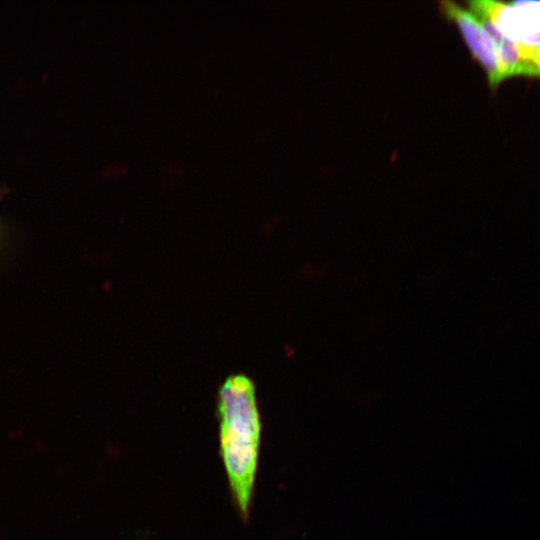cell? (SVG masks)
<instances>
[{"mask_svg":"<svg viewBox=\"0 0 540 540\" xmlns=\"http://www.w3.org/2000/svg\"><path fill=\"white\" fill-rule=\"evenodd\" d=\"M219 450L234 505L243 519L250 512L261 442V419L253 381L228 377L218 391Z\"/></svg>","mask_w":540,"mask_h":540,"instance_id":"obj_1","label":"cell"},{"mask_svg":"<svg viewBox=\"0 0 540 540\" xmlns=\"http://www.w3.org/2000/svg\"><path fill=\"white\" fill-rule=\"evenodd\" d=\"M509 3L540 27V1L517 0Z\"/></svg>","mask_w":540,"mask_h":540,"instance_id":"obj_5","label":"cell"},{"mask_svg":"<svg viewBox=\"0 0 540 540\" xmlns=\"http://www.w3.org/2000/svg\"><path fill=\"white\" fill-rule=\"evenodd\" d=\"M531 62L533 63L535 69L537 70L540 78V46L535 50Z\"/></svg>","mask_w":540,"mask_h":540,"instance_id":"obj_7","label":"cell"},{"mask_svg":"<svg viewBox=\"0 0 540 540\" xmlns=\"http://www.w3.org/2000/svg\"><path fill=\"white\" fill-rule=\"evenodd\" d=\"M467 8L480 19L490 22L519 48L522 57L531 62L540 46V27L530 21L509 2L470 0ZM532 63V62H531Z\"/></svg>","mask_w":540,"mask_h":540,"instance_id":"obj_3","label":"cell"},{"mask_svg":"<svg viewBox=\"0 0 540 540\" xmlns=\"http://www.w3.org/2000/svg\"><path fill=\"white\" fill-rule=\"evenodd\" d=\"M481 21L492 41L504 80L515 76L539 78L533 63L522 57L518 46L513 41L504 36L490 22L483 19Z\"/></svg>","mask_w":540,"mask_h":540,"instance_id":"obj_4","label":"cell"},{"mask_svg":"<svg viewBox=\"0 0 540 540\" xmlns=\"http://www.w3.org/2000/svg\"><path fill=\"white\" fill-rule=\"evenodd\" d=\"M167 166L169 168H172V169L167 168V170H168L169 173H172L173 175H178L183 170L182 164L180 162H178V161L169 162L167 164Z\"/></svg>","mask_w":540,"mask_h":540,"instance_id":"obj_6","label":"cell"},{"mask_svg":"<svg viewBox=\"0 0 540 540\" xmlns=\"http://www.w3.org/2000/svg\"><path fill=\"white\" fill-rule=\"evenodd\" d=\"M439 11L447 21L457 27L471 56L484 70L490 89L495 91L504 81V77L492 41L481 19L468 8L453 1H441Z\"/></svg>","mask_w":540,"mask_h":540,"instance_id":"obj_2","label":"cell"}]
</instances>
